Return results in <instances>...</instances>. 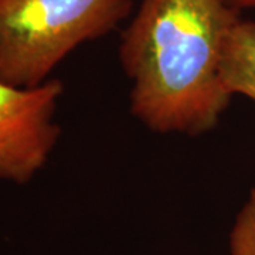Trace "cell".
I'll return each mask as SVG.
<instances>
[{
  "label": "cell",
  "mask_w": 255,
  "mask_h": 255,
  "mask_svg": "<svg viewBox=\"0 0 255 255\" xmlns=\"http://www.w3.org/2000/svg\"><path fill=\"white\" fill-rule=\"evenodd\" d=\"M230 7L241 13L243 10L255 9V0H226Z\"/></svg>",
  "instance_id": "8992f818"
},
{
  "label": "cell",
  "mask_w": 255,
  "mask_h": 255,
  "mask_svg": "<svg viewBox=\"0 0 255 255\" xmlns=\"http://www.w3.org/2000/svg\"><path fill=\"white\" fill-rule=\"evenodd\" d=\"M60 80L17 88L0 80V180L27 184L46 166L61 136L55 122Z\"/></svg>",
  "instance_id": "3957f363"
},
{
  "label": "cell",
  "mask_w": 255,
  "mask_h": 255,
  "mask_svg": "<svg viewBox=\"0 0 255 255\" xmlns=\"http://www.w3.org/2000/svg\"><path fill=\"white\" fill-rule=\"evenodd\" d=\"M228 255H255V189L236 216L228 236Z\"/></svg>",
  "instance_id": "5b68a950"
},
{
  "label": "cell",
  "mask_w": 255,
  "mask_h": 255,
  "mask_svg": "<svg viewBox=\"0 0 255 255\" xmlns=\"http://www.w3.org/2000/svg\"><path fill=\"white\" fill-rule=\"evenodd\" d=\"M133 0H0V80L17 88L44 84L67 55L107 36Z\"/></svg>",
  "instance_id": "7a4b0ae2"
},
{
  "label": "cell",
  "mask_w": 255,
  "mask_h": 255,
  "mask_svg": "<svg viewBox=\"0 0 255 255\" xmlns=\"http://www.w3.org/2000/svg\"><path fill=\"white\" fill-rule=\"evenodd\" d=\"M221 84L230 95L255 102V21L238 18L228 31L220 61Z\"/></svg>",
  "instance_id": "277c9868"
},
{
  "label": "cell",
  "mask_w": 255,
  "mask_h": 255,
  "mask_svg": "<svg viewBox=\"0 0 255 255\" xmlns=\"http://www.w3.org/2000/svg\"><path fill=\"white\" fill-rule=\"evenodd\" d=\"M240 13L226 0H140L121 37L130 112L156 133L204 135L230 107L220 61Z\"/></svg>",
  "instance_id": "6da1fadb"
}]
</instances>
